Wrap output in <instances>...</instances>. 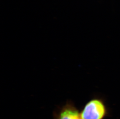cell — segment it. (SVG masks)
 <instances>
[{
  "label": "cell",
  "mask_w": 120,
  "mask_h": 119,
  "mask_svg": "<svg viewBox=\"0 0 120 119\" xmlns=\"http://www.w3.org/2000/svg\"><path fill=\"white\" fill-rule=\"evenodd\" d=\"M106 113V109L103 101L94 98L86 103L80 114L82 119H103Z\"/></svg>",
  "instance_id": "cell-1"
},
{
  "label": "cell",
  "mask_w": 120,
  "mask_h": 119,
  "mask_svg": "<svg viewBox=\"0 0 120 119\" xmlns=\"http://www.w3.org/2000/svg\"><path fill=\"white\" fill-rule=\"evenodd\" d=\"M53 115L54 119H82L80 113L74 103L70 101L56 109Z\"/></svg>",
  "instance_id": "cell-2"
}]
</instances>
